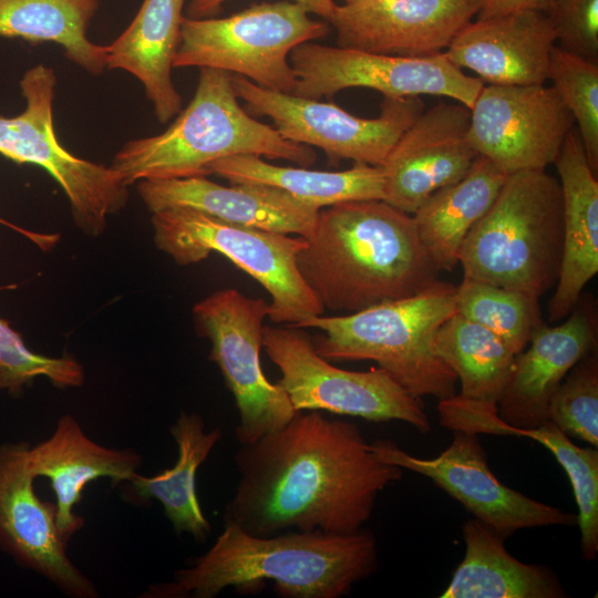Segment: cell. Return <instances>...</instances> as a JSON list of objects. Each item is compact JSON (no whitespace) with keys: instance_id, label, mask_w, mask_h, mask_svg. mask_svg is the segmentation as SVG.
<instances>
[{"instance_id":"6da1fadb","label":"cell","mask_w":598,"mask_h":598,"mask_svg":"<svg viewBox=\"0 0 598 598\" xmlns=\"http://www.w3.org/2000/svg\"><path fill=\"white\" fill-rule=\"evenodd\" d=\"M239 475L223 522L254 536L351 534L403 470L380 461L353 423L299 411L235 454Z\"/></svg>"},{"instance_id":"7a4b0ae2","label":"cell","mask_w":598,"mask_h":598,"mask_svg":"<svg viewBox=\"0 0 598 598\" xmlns=\"http://www.w3.org/2000/svg\"><path fill=\"white\" fill-rule=\"evenodd\" d=\"M305 239L297 267L324 309L354 313L440 280L412 215L382 199L321 208Z\"/></svg>"},{"instance_id":"3957f363","label":"cell","mask_w":598,"mask_h":598,"mask_svg":"<svg viewBox=\"0 0 598 598\" xmlns=\"http://www.w3.org/2000/svg\"><path fill=\"white\" fill-rule=\"evenodd\" d=\"M378 568L373 534L289 530L254 536L224 524L209 549L151 585L145 598H214L226 588L255 592L271 580L283 598H340Z\"/></svg>"},{"instance_id":"277c9868","label":"cell","mask_w":598,"mask_h":598,"mask_svg":"<svg viewBox=\"0 0 598 598\" xmlns=\"http://www.w3.org/2000/svg\"><path fill=\"white\" fill-rule=\"evenodd\" d=\"M231 74L200 68L188 105L161 134L131 140L110 165L132 185L144 179L207 176V166L220 158L252 154L312 165L316 152L283 138L277 130L251 116L238 102Z\"/></svg>"},{"instance_id":"5b68a950","label":"cell","mask_w":598,"mask_h":598,"mask_svg":"<svg viewBox=\"0 0 598 598\" xmlns=\"http://www.w3.org/2000/svg\"><path fill=\"white\" fill-rule=\"evenodd\" d=\"M457 312L456 286L439 280L413 296L338 317L316 316L318 354L333 361L371 360L415 398L453 396L457 378L433 349L436 330Z\"/></svg>"},{"instance_id":"8992f818","label":"cell","mask_w":598,"mask_h":598,"mask_svg":"<svg viewBox=\"0 0 598 598\" xmlns=\"http://www.w3.org/2000/svg\"><path fill=\"white\" fill-rule=\"evenodd\" d=\"M563 194L546 169L507 176L485 215L462 243L464 277L540 298L558 279Z\"/></svg>"},{"instance_id":"52a82bcc","label":"cell","mask_w":598,"mask_h":598,"mask_svg":"<svg viewBox=\"0 0 598 598\" xmlns=\"http://www.w3.org/2000/svg\"><path fill=\"white\" fill-rule=\"evenodd\" d=\"M151 221L155 246L177 265H194L218 252L250 275L270 295L272 322L296 327L323 313L297 267L303 237L230 224L186 207L153 213Z\"/></svg>"},{"instance_id":"ba28073f","label":"cell","mask_w":598,"mask_h":598,"mask_svg":"<svg viewBox=\"0 0 598 598\" xmlns=\"http://www.w3.org/2000/svg\"><path fill=\"white\" fill-rule=\"evenodd\" d=\"M295 1L262 2L225 18L184 17L173 68H213L292 94L291 51L323 38L329 22Z\"/></svg>"},{"instance_id":"9c48e42d","label":"cell","mask_w":598,"mask_h":598,"mask_svg":"<svg viewBox=\"0 0 598 598\" xmlns=\"http://www.w3.org/2000/svg\"><path fill=\"white\" fill-rule=\"evenodd\" d=\"M56 76L38 64L20 80L25 109L17 116H0V154L18 164L42 167L63 189L78 228L100 236L107 217L128 202V185L111 166L78 157L64 148L53 127Z\"/></svg>"},{"instance_id":"30bf717a","label":"cell","mask_w":598,"mask_h":598,"mask_svg":"<svg viewBox=\"0 0 598 598\" xmlns=\"http://www.w3.org/2000/svg\"><path fill=\"white\" fill-rule=\"evenodd\" d=\"M262 348L280 370L277 384L293 409L327 411L372 422L403 421L421 433L431 423L419 398L381 368L349 371L332 365L297 327H264Z\"/></svg>"},{"instance_id":"8fae6325","label":"cell","mask_w":598,"mask_h":598,"mask_svg":"<svg viewBox=\"0 0 598 598\" xmlns=\"http://www.w3.org/2000/svg\"><path fill=\"white\" fill-rule=\"evenodd\" d=\"M198 333L210 341L209 359L231 392L239 422L235 437L252 444L288 423L297 413L287 394L260 364L264 320L269 303L234 288L217 290L193 308Z\"/></svg>"},{"instance_id":"7c38bea8","label":"cell","mask_w":598,"mask_h":598,"mask_svg":"<svg viewBox=\"0 0 598 598\" xmlns=\"http://www.w3.org/2000/svg\"><path fill=\"white\" fill-rule=\"evenodd\" d=\"M235 93L254 117H269L286 140L316 146L332 162L381 166L403 132L424 110L419 96L384 97L374 118L355 116L319 100L271 91L231 74Z\"/></svg>"},{"instance_id":"4fadbf2b","label":"cell","mask_w":598,"mask_h":598,"mask_svg":"<svg viewBox=\"0 0 598 598\" xmlns=\"http://www.w3.org/2000/svg\"><path fill=\"white\" fill-rule=\"evenodd\" d=\"M295 95L319 100L349 87H368L384 97L445 96L470 109L484 83L453 64L444 52L400 56L306 42L289 56Z\"/></svg>"},{"instance_id":"5bb4252c","label":"cell","mask_w":598,"mask_h":598,"mask_svg":"<svg viewBox=\"0 0 598 598\" xmlns=\"http://www.w3.org/2000/svg\"><path fill=\"white\" fill-rule=\"evenodd\" d=\"M370 445L380 461L430 478L503 538L523 528L577 524V515L501 483L488 467L476 434L454 431L451 444L433 458L415 457L388 439Z\"/></svg>"},{"instance_id":"9a60e30c","label":"cell","mask_w":598,"mask_h":598,"mask_svg":"<svg viewBox=\"0 0 598 598\" xmlns=\"http://www.w3.org/2000/svg\"><path fill=\"white\" fill-rule=\"evenodd\" d=\"M576 127L553 86L484 84L471 107L468 142L505 174L546 169Z\"/></svg>"},{"instance_id":"2e32d148","label":"cell","mask_w":598,"mask_h":598,"mask_svg":"<svg viewBox=\"0 0 598 598\" xmlns=\"http://www.w3.org/2000/svg\"><path fill=\"white\" fill-rule=\"evenodd\" d=\"M27 442L0 445V549L71 598H96L95 585L71 561L61 536L55 503L33 487Z\"/></svg>"},{"instance_id":"e0dca14e","label":"cell","mask_w":598,"mask_h":598,"mask_svg":"<svg viewBox=\"0 0 598 598\" xmlns=\"http://www.w3.org/2000/svg\"><path fill=\"white\" fill-rule=\"evenodd\" d=\"M482 0H358L329 21L341 48L400 56L444 52L478 14Z\"/></svg>"},{"instance_id":"ac0fdd59","label":"cell","mask_w":598,"mask_h":598,"mask_svg":"<svg viewBox=\"0 0 598 598\" xmlns=\"http://www.w3.org/2000/svg\"><path fill=\"white\" fill-rule=\"evenodd\" d=\"M471 109L441 102L423 110L383 164L384 202L413 214L437 189L461 179L478 156L468 142Z\"/></svg>"},{"instance_id":"d6986e66","label":"cell","mask_w":598,"mask_h":598,"mask_svg":"<svg viewBox=\"0 0 598 598\" xmlns=\"http://www.w3.org/2000/svg\"><path fill=\"white\" fill-rule=\"evenodd\" d=\"M597 349V313L579 299L558 326L540 324L527 346L515 354L497 414L516 429L536 427L547 420L551 395L570 369Z\"/></svg>"},{"instance_id":"ffe728a7","label":"cell","mask_w":598,"mask_h":598,"mask_svg":"<svg viewBox=\"0 0 598 598\" xmlns=\"http://www.w3.org/2000/svg\"><path fill=\"white\" fill-rule=\"evenodd\" d=\"M555 43L545 13L527 9L471 21L444 53L484 84L535 85L548 81Z\"/></svg>"},{"instance_id":"44dd1931","label":"cell","mask_w":598,"mask_h":598,"mask_svg":"<svg viewBox=\"0 0 598 598\" xmlns=\"http://www.w3.org/2000/svg\"><path fill=\"white\" fill-rule=\"evenodd\" d=\"M137 192L152 214L186 207L230 224L303 238L311 234L320 210L272 186H223L206 176L144 179L137 182Z\"/></svg>"},{"instance_id":"7402d4cb","label":"cell","mask_w":598,"mask_h":598,"mask_svg":"<svg viewBox=\"0 0 598 598\" xmlns=\"http://www.w3.org/2000/svg\"><path fill=\"white\" fill-rule=\"evenodd\" d=\"M29 463L34 477L50 481L55 495V520L63 539L84 526L74 507L85 486L109 478L112 487L130 481L142 465L141 455L132 448H110L92 441L71 414L62 415L47 440L30 446Z\"/></svg>"},{"instance_id":"603a6c76","label":"cell","mask_w":598,"mask_h":598,"mask_svg":"<svg viewBox=\"0 0 598 598\" xmlns=\"http://www.w3.org/2000/svg\"><path fill=\"white\" fill-rule=\"evenodd\" d=\"M554 165L563 194V252L547 307L550 322L574 310L598 272V181L576 127L565 138Z\"/></svg>"},{"instance_id":"cb8c5ba5","label":"cell","mask_w":598,"mask_h":598,"mask_svg":"<svg viewBox=\"0 0 598 598\" xmlns=\"http://www.w3.org/2000/svg\"><path fill=\"white\" fill-rule=\"evenodd\" d=\"M440 422L453 431L473 434L514 435L535 440L548 448L566 472L578 506L577 524L581 551L587 560L598 553V451L573 443L550 421L532 427L516 429L505 424L497 406L454 395L439 404Z\"/></svg>"},{"instance_id":"d4e9b609","label":"cell","mask_w":598,"mask_h":598,"mask_svg":"<svg viewBox=\"0 0 598 598\" xmlns=\"http://www.w3.org/2000/svg\"><path fill=\"white\" fill-rule=\"evenodd\" d=\"M185 0H143L128 27L109 45L106 69L124 70L143 85L159 123L182 111L172 80Z\"/></svg>"},{"instance_id":"484cf974","label":"cell","mask_w":598,"mask_h":598,"mask_svg":"<svg viewBox=\"0 0 598 598\" xmlns=\"http://www.w3.org/2000/svg\"><path fill=\"white\" fill-rule=\"evenodd\" d=\"M169 432L176 442L175 465L154 476L135 474L123 483L127 501L143 505L151 499L161 503L176 534H188L205 542L212 530L196 493V473L221 439L219 427L206 431L202 415L182 411Z\"/></svg>"},{"instance_id":"4316f807","label":"cell","mask_w":598,"mask_h":598,"mask_svg":"<svg viewBox=\"0 0 598 598\" xmlns=\"http://www.w3.org/2000/svg\"><path fill=\"white\" fill-rule=\"evenodd\" d=\"M466 550L441 598H561L566 592L547 567L513 557L502 536L476 518L462 526Z\"/></svg>"},{"instance_id":"83f0119b","label":"cell","mask_w":598,"mask_h":598,"mask_svg":"<svg viewBox=\"0 0 598 598\" xmlns=\"http://www.w3.org/2000/svg\"><path fill=\"white\" fill-rule=\"evenodd\" d=\"M507 176L477 156L461 179L434 192L412 214L422 245L440 271L458 264L463 240L489 209Z\"/></svg>"},{"instance_id":"f1b7e54d","label":"cell","mask_w":598,"mask_h":598,"mask_svg":"<svg viewBox=\"0 0 598 598\" xmlns=\"http://www.w3.org/2000/svg\"><path fill=\"white\" fill-rule=\"evenodd\" d=\"M207 175L230 184H260L279 188L319 209L349 200L384 199L381 166L354 163L340 172L278 166L252 154L231 155L210 163Z\"/></svg>"},{"instance_id":"f546056e","label":"cell","mask_w":598,"mask_h":598,"mask_svg":"<svg viewBox=\"0 0 598 598\" xmlns=\"http://www.w3.org/2000/svg\"><path fill=\"white\" fill-rule=\"evenodd\" d=\"M97 9V0H0V37L56 43L68 60L101 75L107 48L87 38Z\"/></svg>"},{"instance_id":"4dcf8cb0","label":"cell","mask_w":598,"mask_h":598,"mask_svg":"<svg viewBox=\"0 0 598 598\" xmlns=\"http://www.w3.org/2000/svg\"><path fill=\"white\" fill-rule=\"evenodd\" d=\"M433 349L461 382L458 395L497 405L515 353L496 333L456 312L436 330Z\"/></svg>"},{"instance_id":"1f68e13d","label":"cell","mask_w":598,"mask_h":598,"mask_svg":"<svg viewBox=\"0 0 598 598\" xmlns=\"http://www.w3.org/2000/svg\"><path fill=\"white\" fill-rule=\"evenodd\" d=\"M456 308L496 333L515 354L544 323L538 297L466 277L456 286Z\"/></svg>"},{"instance_id":"d6a6232c","label":"cell","mask_w":598,"mask_h":598,"mask_svg":"<svg viewBox=\"0 0 598 598\" xmlns=\"http://www.w3.org/2000/svg\"><path fill=\"white\" fill-rule=\"evenodd\" d=\"M553 87L571 113L589 166L598 173V63L555 45L550 54Z\"/></svg>"},{"instance_id":"836d02e7","label":"cell","mask_w":598,"mask_h":598,"mask_svg":"<svg viewBox=\"0 0 598 598\" xmlns=\"http://www.w3.org/2000/svg\"><path fill=\"white\" fill-rule=\"evenodd\" d=\"M547 420L568 437L598 446L597 349L580 359L550 398Z\"/></svg>"},{"instance_id":"e575fe53","label":"cell","mask_w":598,"mask_h":598,"mask_svg":"<svg viewBox=\"0 0 598 598\" xmlns=\"http://www.w3.org/2000/svg\"><path fill=\"white\" fill-rule=\"evenodd\" d=\"M38 377H45L62 390L85 382L84 369L73 357H48L31 351L21 336L0 318V392L18 394Z\"/></svg>"},{"instance_id":"d590c367","label":"cell","mask_w":598,"mask_h":598,"mask_svg":"<svg viewBox=\"0 0 598 598\" xmlns=\"http://www.w3.org/2000/svg\"><path fill=\"white\" fill-rule=\"evenodd\" d=\"M543 12L560 48L598 63V0H547Z\"/></svg>"},{"instance_id":"8d00e7d4","label":"cell","mask_w":598,"mask_h":598,"mask_svg":"<svg viewBox=\"0 0 598 598\" xmlns=\"http://www.w3.org/2000/svg\"><path fill=\"white\" fill-rule=\"evenodd\" d=\"M227 0H190L186 10V17L199 19L209 18L220 11L221 6ZM302 4L309 12L321 17L329 22L337 3L334 0H291Z\"/></svg>"},{"instance_id":"74e56055","label":"cell","mask_w":598,"mask_h":598,"mask_svg":"<svg viewBox=\"0 0 598 598\" xmlns=\"http://www.w3.org/2000/svg\"><path fill=\"white\" fill-rule=\"evenodd\" d=\"M547 0H482L478 18H491L514 11L535 9L543 11Z\"/></svg>"},{"instance_id":"f35d334b","label":"cell","mask_w":598,"mask_h":598,"mask_svg":"<svg viewBox=\"0 0 598 598\" xmlns=\"http://www.w3.org/2000/svg\"><path fill=\"white\" fill-rule=\"evenodd\" d=\"M0 224L6 225L7 227L22 234L24 237L31 239L34 244L40 246L42 249H49L50 247L54 246L59 239L58 235L55 234L51 235V234H40V233L31 231L25 228L16 226L14 224L1 217H0Z\"/></svg>"},{"instance_id":"ab89813d","label":"cell","mask_w":598,"mask_h":598,"mask_svg":"<svg viewBox=\"0 0 598 598\" xmlns=\"http://www.w3.org/2000/svg\"><path fill=\"white\" fill-rule=\"evenodd\" d=\"M343 1L346 3V2H353V1H358V0H343Z\"/></svg>"}]
</instances>
